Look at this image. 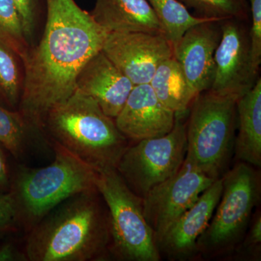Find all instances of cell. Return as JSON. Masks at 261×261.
Instances as JSON below:
<instances>
[{
  "mask_svg": "<svg viewBox=\"0 0 261 261\" xmlns=\"http://www.w3.org/2000/svg\"><path fill=\"white\" fill-rule=\"evenodd\" d=\"M221 21H207L189 29L173 45V57L196 96L210 90L216 74L214 55L221 36Z\"/></svg>",
  "mask_w": 261,
  "mask_h": 261,
  "instance_id": "obj_12",
  "label": "cell"
},
{
  "mask_svg": "<svg viewBox=\"0 0 261 261\" xmlns=\"http://www.w3.org/2000/svg\"><path fill=\"white\" fill-rule=\"evenodd\" d=\"M162 25L165 37L173 44L179 40L189 29L197 24L218 21L195 16L178 0H147Z\"/></svg>",
  "mask_w": 261,
  "mask_h": 261,
  "instance_id": "obj_21",
  "label": "cell"
},
{
  "mask_svg": "<svg viewBox=\"0 0 261 261\" xmlns=\"http://www.w3.org/2000/svg\"><path fill=\"white\" fill-rule=\"evenodd\" d=\"M244 0H181L187 8H192L199 17L222 21L227 19L247 18Z\"/></svg>",
  "mask_w": 261,
  "mask_h": 261,
  "instance_id": "obj_23",
  "label": "cell"
},
{
  "mask_svg": "<svg viewBox=\"0 0 261 261\" xmlns=\"http://www.w3.org/2000/svg\"><path fill=\"white\" fill-rule=\"evenodd\" d=\"M175 121L176 113L160 102L149 84L135 86L115 118L118 130L134 142L167 135Z\"/></svg>",
  "mask_w": 261,
  "mask_h": 261,
  "instance_id": "obj_14",
  "label": "cell"
},
{
  "mask_svg": "<svg viewBox=\"0 0 261 261\" xmlns=\"http://www.w3.org/2000/svg\"><path fill=\"white\" fill-rule=\"evenodd\" d=\"M23 88V62L14 51L0 42V106L18 111Z\"/></svg>",
  "mask_w": 261,
  "mask_h": 261,
  "instance_id": "obj_20",
  "label": "cell"
},
{
  "mask_svg": "<svg viewBox=\"0 0 261 261\" xmlns=\"http://www.w3.org/2000/svg\"><path fill=\"white\" fill-rule=\"evenodd\" d=\"M18 212L10 192L0 191V235L20 229Z\"/></svg>",
  "mask_w": 261,
  "mask_h": 261,
  "instance_id": "obj_26",
  "label": "cell"
},
{
  "mask_svg": "<svg viewBox=\"0 0 261 261\" xmlns=\"http://www.w3.org/2000/svg\"><path fill=\"white\" fill-rule=\"evenodd\" d=\"M238 99L205 91L189 108L185 159L215 180L229 169L233 155Z\"/></svg>",
  "mask_w": 261,
  "mask_h": 261,
  "instance_id": "obj_6",
  "label": "cell"
},
{
  "mask_svg": "<svg viewBox=\"0 0 261 261\" xmlns=\"http://www.w3.org/2000/svg\"><path fill=\"white\" fill-rule=\"evenodd\" d=\"M237 126L233 155L237 161L261 166V79L237 101Z\"/></svg>",
  "mask_w": 261,
  "mask_h": 261,
  "instance_id": "obj_17",
  "label": "cell"
},
{
  "mask_svg": "<svg viewBox=\"0 0 261 261\" xmlns=\"http://www.w3.org/2000/svg\"><path fill=\"white\" fill-rule=\"evenodd\" d=\"M0 143L17 161H25L50 143L42 128L29 121L20 111L0 106Z\"/></svg>",
  "mask_w": 261,
  "mask_h": 261,
  "instance_id": "obj_18",
  "label": "cell"
},
{
  "mask_svg": "<svg viewBox=\"0 0 261 261\" xmlns=\"http://www.w3.org/2000/svg\"><path fill=\"white\" fill-rule=\"evenodd\" d=\"M252 14L251 28L249 30L252 63L259 70L261 63V0H248Z\"/></svg>",
  "mask_w": 261,
  "mask_h": 261,
  "instance_id": "obj_27",
  "label": "cell"
},
{
  "mask_svg": "<svg viewBox=\"0 0 261 261\" xmlns=\"http://www.w3.org/2000/svg\"><path fill=\"white\" fill-rule=\"evenodd\" d=\"M222 195L208 226L197 240L195 258L210 260L233 255L243 241L254 208L260 200V172L237 161L222 176Z\"/></svg>",
  "mask_w": 261,
  "mask_h": 261,
  "instance_id": "obj_5",
  "label": "cell"
},
{
  "mask_svg": "<svg viewBox=\"0 0 261 261\" xmlns=\"http://www.w3.org/2000/svg\"><path fill=\"white\" fill-rule=\"evenodd\" d=\"M44 3V32L23 61L24 88L18 110L41 128L46 113L75 92L81 69L102 50L109 34L75 0Z\"/></svg>",
  "mask_w": 261,
  "mask_h": 261,
  "instance_id": "obj_1",
  "label": "cell"
},
{
  "mask_svg": "<svg viewBox=\"0 0 261 261\" xmlns=\"http://www.w3.org/2000/svg\"><path fill=\"white\" fill-rule=\"evenodd\" d=\"M222 190V178H218L170 226L157 243L161 257L173 261L195 260L197 240L208 226Z\"/></svg>",
  "mask_w": 261,
  "mask_h": 261,
  "instance_id": "obj_13",
  "label": "cell"
},
{
  "mask_svg": "<svg viewBox=\"0 0 261 261\" xmlns=\"http://www.w3.org/2000/svg\"><path fill=\"white\" fill-rule=\"evenodd\" d=\"M215 181L185 159L177 172L142 198L144 216L156 243Z\"/></svg>",
  "mask_w": 261,
  "mask_h": 261,
  "instance_id": "obj_9",
  "label": "cell"
},
{
  "mask_svg": "<svg viewBox=\"0 0 261 261\" xmlns=\"http://www.w3.org/2000/svg\"><path fill=\"white\" fill-rule=\"evenodd\" d=\"M109 212L97 188L75 194L27 232L28 261H102L111 257Z\"/></svg>",
  "mask_w": 261,
  "mask_h": 261,
  "instance_id": "obj_2",
  "label": "cell"
},
{
  "mask_svg": "<svg viewBox=\"0 0 261 261\" xmlns=\"http://www.w3.org/2000/svg\"><path fill=\"white\" fill-rule=\"evenodd\" d=\"M261 246V214L256 210L252 215L246 234L233 254H238L240 258H260Z\"/></svg>",
  "mask_w": 261,
  "mask_h": 261,
  "instance_id": "obj_25",
  "label": "cell"
},
{
  "mask_svg": "<svg viewBox=\"0 0 261 261\" xmlns=\"http://www.w3.org/2000/svg\"><path fill=\"white\" fill-rule=\"evenodd\" d=\"M90 13L108 33L145 32L164 35L162 25L147 0H96Z\"/></svg>",
  "mask_w": 261,
  "mask_h": 261,
  "instance_id": "obj_16",
  "label": "cell"
},
{
  "mask_svg": "<svg viewBox=\"0 0 261 261\" xmlns=\"http://www.w3.org/2000/svg\"><path fill=\"white\" fill-rule=\"evenodd\" d=\"M221 36L214 55L215 93L240 97L257 80L258 70L252 63L249 32L240 20L227 19L221 23Z\"/></svg>",
  "mask_w": 261,
  "mask_h": 261,
  "instance_id": "obj_10",
  "label": "cell"
},
{
  "mask_svg": "<svg viewBox=\"0 0 261 261\" xmlns=\"http://www.w3.org/2000/svg\"><path fill=\"white\" fill-rule=\"evenodd\" d=\"M134 87L102 50L86 63L75 80V89L92 97L103 112L114 119Z\"/></svg>",
  "mask_w": 261,
  "mask_h": 261,
  "instance_id": "obj_15",
  "label": "cell"
},
{
  "mask_svg": "<svg viewBox=\"0 0 261 261\" xmlns=\"http://www.w3.org/2000/svg\"><path fill=\"white\" fill-rule=\"evenodd\" d=\"M50 145L55 154L50 164L41 168L20 164L13 171L10 192L25 233L68 197L97 188V171L61 145Z\"/></svg>",
  "mask_w": 261,
  "mask_h": 261,
  "instance_id": "obj_4",
  "label": "cell"
},
{
  "mask_svg": "<svg viewBox=\"0 0 261 261\" xmlns=\"http://www.w3.org/2000/svg\"><path fill=\"white\" fill-rule=\"evenodd\" d=\"M149 84L160 102L176 114L188 112L196 97L173 57L158 67Z\"/></svg>",
  "mask_w": 261,
  "mask_h": 261,
  "instance_id": "obj_19",
  "label": "cell"
},
{
  "mask_svg": "<svg viewBox=\"0 0 261 261\" xmlns=\"http://www.w3.org/2000/svg\"><path fill=\"white\" fill-rule=\"evenodd\" d=\"M103 53L135 86L149 84L158 67L173 57V45L163 34L109 33Z\"/></svg>",
  "mask_w": 261,
  "mask_h": 261,
  "instance_id": "obj_11",
  "label": "cell"
},
{
  "mask_svg": "<svg viewBox=\"0 0 261 261\" xmlns=\"http://www.w3.org/2000/svg\"><path fill=\"white\" fill-rule=\"evenodd\" d=\"M0 42L14 51L22 62L30 49L20 15L12 0H0Z\"/></svg>",
  "mask_w": 261,
  "mask_h": 261,
  "instance_id": "obj_22",
  "label": "cell"
},
{
  "mask_svg": "<svg viewBox=\"0 0 261 261\" xmlns=\"http://www.w3.org/2000/svg\"><path fill=\"white\" fill-rule=\"evenodd\" d=\"M95 185L109 212L111 257L121 261L161 260L153 231L144 216L142 197L128 188L115 168L97 171Z\"/></svg>",
  "mask_w": 261,
  "mask_h": 261,
  "instance_id": "obj_7",
  "label": "cell"
},
{
  "mask_svg": "<svg viewBox=\"0 0 261 261\" xmlns=\"http://www.w3.org/2000/svg\"><path fill=\"white\" fill-rule=\"evenodd\" d=\"M41 127L49 143L61 145L96 171L116 168L129 146L114 118L78 89L46 113Z\"/></svg>",
  "mask_w": 261,
  "mask_h": 261,
  "instance_id": "obj_3",
  "label": "cell"
},
{
  "mask_svg": "<svg viewBox=\"0 0 261 261\" xmlns=\"http://www.w3.org/2000/svg\"><path fill=\"white\" fill-rule=\"evenodd\" d=\"M0 261H28L24 247L13 242H6L0 246Z\"/></svg>",
  "mask_w": 261,
  "mask_h": 261,
  "instance_id": "obj_29",
  "label": "cell"
},
{
  "mask_svg": "<svg viewBox=\"0 0 261 261\" xmlns=\"http://www.w3.org/2000/svg\"><path fill=\"white\" fill-rule=\"evenodd\" d=\"M18 10L24 35L27 42L32 47L36 43L42 8H45L44 0H12Z\"/></svg>",
  "mask_w": 261,
  "mask_h": 261,
  "instance_id": "obj_24",
  "label": "cell"
},
{
  "mask_svg": "<svg viewBox=\"0 0 261 261\" xmlns=\"http://www.w3.org/2000/svg\"><path fill=\"white\" fill-rule=\"evenodd\" d=\"M6 152L8 150L0 143V191L4 192H10L13 174Z\"/></svg>",
  "mask_w": 261,
  "mask_h": 261,
  "instance_id": "obj_28",
  "label": "cell"
},
{
  "mask_svg": "<svg viewBox=\"0 0 261 261\" xmlns=\"http://www.w3.org/2000/svg\"><path fill=\"white\" fill-rule=\"evenodd\" d=\"M187 113L176 114L174 126L167 135L135 142L121 156L117 171L139 197L143 198L154 187L173 176L185 162Z\"/></svg>",
  "mask_w": 261,
  "mask_h": 261,
  "instance_id": "obj_8",
  "label": "cell"
}]
</instances>
